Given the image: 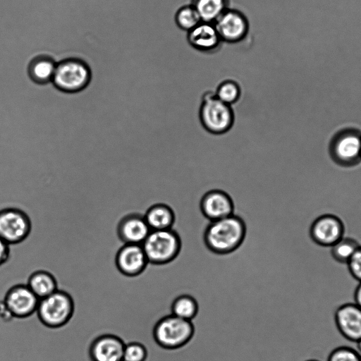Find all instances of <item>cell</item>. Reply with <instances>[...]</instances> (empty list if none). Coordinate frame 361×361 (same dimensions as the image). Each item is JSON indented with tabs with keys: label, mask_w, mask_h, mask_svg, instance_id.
Segmentation results:
<instances>
[{
	"label": "cell",
	"mask_w": 361,
	"mask_h": 361,
	"mask_svg": "<svg viewBox=\"0 0 361 361\" xmlns=\"http://www.w3.org/2000/svg\"><path fill=\"white\" fill-rule=\"evenodd\" d=\"M246 225L234 214L214 221L206 227L203 240L206 247L216 255H228L239 248L246 235Z\"/></svg>",
	"instance_id": "cell-1"
},
{
	"label": "cell",
	"mask_w": 361,
	"mask_h": 361,
	"mask_svg": "<svg viewBox=\"0 0 361 361\" xmlns=\"http://www.w3.org/2000/svg\"><path fill=\"white\" fill-rule=\"evenodd\" d=\"M195 327L188 321L173 314L166 315L154 324L152 334L155 343L161 348L177 350L185 346L193 337Z\"/></svg>",
	"instance_id": "cell-2"
},
{
	"label": "cell",
	"mask_w": 361,
	"mask_h": 361,
	"mask_svg": "<svg viewBox=\"0 0 361 361\" xmlns=\"http://www.w3.org/2000/svg\"><path fill=\"white\" fill-rule=\"evenodd\" d=\"M328 152L336 165L350 168L361 163V130L345 127L337 130L331 137Z\"/></svg>",
	"instance_id": "cell-3"
},
{
	"label": "cell",
	"mask_w": 361,
	"mask_h": 361,
	"mask_svg": "<svg viewBox=\"0 0 361 361\" xmlns=\"http://www.w3.org/2000/svg\"><path fill=\"white\" fill-rule=\"evenodd\" d=\"M182 243L173 229L151 231L142 243L149 263L164 265L173 262L179 255Z\"/></svg>",
	"instance_id": "cell-4"
},
{
	"label": "cell",
	"mask_w": 361,
	"mask_h": 361,
	"mask_svg": "<svg viewBox=\"0 0 361 361\" xmlns=\"http://www.w3.org/2000/svg\"><path fill=\"white\" fill-rule=\"evenodd\" d=\"M75 310L71 295L65 290H57L39 300L37 309L41 323L51 329L66 325L72 318Z\"/></svg>",
	"instance_id": "cell-5"
},
{
	"label": "cell",
	"mask_w": 361,
	"mask_h": 361,
	"mask_svg": "<svg viewBox=\"0 0 361 361\" xmlns=\"http://www.w3.org/2000/svg\"><path fill=\"white\" fill-rule=\"evenodd\" d=\"M199 116L204 128L214 135L228 131L234 121L231 106L219 100L212 92H206L202 97Z\"/></svg>",
	"instance_id": "cell-6"
},
{
	"label": "cell",
	"mask_w": 361,
	"mask_h": 361,
	"mask_svg": "<svg viewBox=\"0 0 361 361\" xmlns=\"http://www.w3.org/2000/svg\"><path fill=\"white\" fill-rule=\"evenodd\" d=\"M91 75V68L85 61L67 59L57 63L51 82L62 92L75 93L88 85Z\"/></svg>",
	"instance_id": "cell-7"
},
{
	"label": "cell",
	"mask_w": 361,
	"mask_h": 361,
	"mask_svg": "<svg viewBox=\"0 0 361 361\" xmlns=\"http://www.w3.org/2000/svg\"><path fill=\"white\" fill-rule=\"evenodd\" d=\"M32 232V223L21 210L6 208L0 210V237L10 245L24 241Z\"/></svg>",
	"instance_id": "cell-8"
},
{
	"label": "cell",
	"mask_w": 361,
	"mask_h": 361,
	"mask_svg": "<svg viewBox=\"0 0 361 361\" xmlns=\"http://www.w3.org/2000/svg\"><path fill=\"white\" fill-rule=\"evenodd\" d=\"M343 221L332 214H322L316 218L310 225L309 235L317 245L331 247L345 236Z\"/></svg>",
	"instance_id": "cell-9"
},
{
	"label": "cell",
	"mask_w": 361,
	"mask_h": 361,
	"mask_svg": "<svg viewBox=\"0 0 361 361\" xmlns=\"http://www.w3.org/2000/svg\"><path fill=\"white\" fill-rule=\"evenodd\" d=\"M222 42L237 43L249 32V21L239 10L228 8L213 23Z\"/></svg>",
	"instance_id": "cell-10"
},
{
	"label": "cell",
	"mask_w": 361,
	"mask_h": 361,
	"mask_svg": "<svg viewBox=\"0 0 361 361\" xmlns=\"http://www.w3.org/2000/svg\"><path fill=\"white\" fill-rule=\"evenodd\" d=\"M4 302L15 319H24L37 312L39 298L27 284L17 283L7 290Z\"/></svg>",
	"instance_id": "cell-11"
},
{
	"label": "cell",
	"mask_w": 361,
	"mask_h": 361,
	"mask_svg": "<svg viewBox=\"0 0 361 361\" xmlns=\"http://www.w3.org/2000/svg\"><path fill=\"white\" fill-rule=\"evenodd\" d=\"M334 322L346 340L356 343L361 338V307L355 302L340 305L334 312Z\"/></svg>",
	"instance_id": "cell-12"
},
{
	"label": "cell",
	"mask_w": 361,
	"mask_h": 361,
	"mask_svg": "<svg viewBox=\"0 0 361 361\" xmlns=\"http://www.w3.org/2000/svg\"><path fill=\"white\" fill-rule=\"evenodd\" d=\"M149 262L142 245L124 244L115 257V264L118 271L128 277L141 274Z\"/></svg>",
	"instance_id": "cell-13"
},
{
	"label": "cell",
	"mask_w": 361,
	"mask_h": 361,
	"mask_svg": "<svg viewBox=\"0 0 361 361\" xmlns=\"http://www.w3.org/2000/svg\"><path fill=\"white\" fill-rule=\"evenodd\" d=\"M202 215L209 221L219 220L233 214L234 204L230 195L221 190L207 192L200 203Z\"/></svg>",
	"instance_id": "cell-14"
},
{
	"label": "cell",
	"mask_w": 361,
	"mask_h": 361,
	"mask_svg": "<svg viewBox=\"0 0 361 361\" xmlns=\"http://www.w3.org/2000/svg\"><path fill=\"white\" fill-rule=\"evenodd\" d=\"M126 343L114 334H103L97 337L88 348L92 361H123Z\"/></svg>",
	"instance_id": "cell-15"
},
{
	"label": "cell",
	"mask_w": 361,
	"mask_h": 361,
	"mask_svg": "<svg viewBox=\"0 0 361 361\" xmlns=\"http://www.w3.org/2000/svg\"><path fill=\"white\" fill-rule=\"evenodd\" d=\"M150 231L144 215L141 214H130L123 216L116 228L118 238L124 244L142 245Z\"/></svg>",
	"instance_id": "cell-16"
},
{
	"label": "cell",
	"mask_w": 361,
	"mask_h": 361,
	"mask_svg": "<svg viewBox=\"0 0 361 361\" xmlns=\"http://www.w3.org/2000/svg\"><path fill=\"white\" fill-rule=\"evenodd\" d=\"M187 39L192 47L204 53L218 51L222 42L214 23L203 21L188 32Z\"/></svg>",
	"instance_id": "cell-17"
},
{
	"label": "cell",
	"mask_w": 361,
	"mask_h": 361,
	"mask_svg": "<svg viewBox=\"0 0 361 361\" xmlns=\"http://www.w3.org/2000/svg\"><path fill=\"white\" fill-rule=\"evenodd\" d=\"M144 217L151 231L171 229L176 220L171 207L161 203L151 204L145 211Z\"/></svg>",
	"instance_id": "cell-18"
},
{
	"label": "cell",
	"mask_w": 361,
	"mask_h": 361,
	"mask_svg": "<svg viewBox=\"0 0 361 361\" xmlns=\"http://www.w3.org/2000/svg\"><path fill=\"white\" fill-rule=\"evenodd\" d=\"M57 63L49 56H37L28 64L27 72L29 78L35 83L51 82Z\"/></svg>",
	"instance_id": "cell-19"
},
{
	"label": "cell",
	"mask_w": 361,
	"mask_h": 361,
	"mask_svg": "<svg viewBox=\"0 0 361 361\" xmlns=\"http://www.w3.org/2000/svg\"><path fill=\"white\" fill-rule=\"evenodd\" d=\"M27 285L39 300L58 290L56 278L51 273L45 270H38L32 273Z\"/></svg>",
	"instance_id": "cell-20"
},
{
	"label": "cell",
	"mask_w": 361,
	"mask_h": 361,
	"mask_svg": "<svg viewBox=\"0 0 361 361\" xmlns=\"http://www.w3.org/2000/svg\"><path fill=\"white\" fill-rule=\"evenodd\" d=\"M191 4L197 11L202 21L213 23L229 8L230 0H192Z\"/></svg>",
	"instance_id": "cell-21"
},
{
	"label": "cell",
	"mask_w": 361,
	"mask_h": 361,
	"mask_svg": "<svg viewBox=\"0 0 361 361\" xmlns=\"http://www.w3.org/2000/svg\"><path fill=\"white\" fill-rule=\"evenodd\" d=\"M171 310V314L185 320L192 321L198 313L199 305L193 296L183 294L173 300Z\"/></svg>",
	"instance_id": "cell-22"
},
{
	"label": "cell",
	"mask_w": 361,
	"mask_h": 361,
	"mask_svg": "<svg viewBox=\"0 0 361 361\" xmlns=\"http://www.w3.org/2000/svg\"><path fill=\"white\" fill-rule=\"evenodd\" d=\"M360 245L355 238L344 236L330 247L331 256L336 262L346 264Z\"/></svg>",
	"instance_id": "cell-23"
},
{
	"label": "cell",
	"mask_w": 361,
	"mask_h": 361,
	"mask_svg": "<svg viewBox=\"0 0 361 361\" xmlns=\"http://www.w3.org/2000/svg\"><path fill=\"white\" fill-rule=\"evenodd\" d=\"M178 27L185 31H190L202 22L200 15L192 4L180 7L175 16Z\"/></svg>",
	"instance_id": "cell-24"
},
{
	"label": "cell",
	"mask_w": 361,
	"mask_h": 361,
	"mask_svg": "<svg viewBox=\"0 0 361 361\" xmlns=\"http://www.w3.org/2000/svg\"><path fill=\"white\" fill-rule=\"evenodd\" d=\"M216 97L224 103L231 106L240 97L241 90L239 85L234 80L223 81L214 92Z\"/></svg>",
	"instance_id": "cell-25"
},
{
	"label": "cell",
	"mask_w": 361,
	"mask_h": 361,
	"mask_svg": "<svg viewBox=\"0 0 361 361\" xmlns=\"http://www.w3.org/2000/svg\"><path fill=\"white\" fill-rule=\"evenodd\" d=\"M148 356L147 347L140 342H130L126 344L123 361H145Z\"/></svg>",
	"instance_id": "cell-26"
},
{
	"label": "cell",
	"mask_w": 361,
	"mask_h": 361,
	"mask_svg": "<svg viewBox=\"0 0 361 361\" xmlns=\"http://www.w3.org/2000/svg\"><path fill=\"white\" fill-rule=\"evenodd\" d=\"M327 361H361V355L353 348L341 345L330 352Z\"/></svg>",
	"instance_id": "cell-27"
},
{
	"label": "cell",
	"mask_w": 361,
	"mask_h": 361,
	"mask_svg": "<svg viewBox=\"0 0 361 361\" xmlns=\"http://www.w3.org/2000/svg\"><path fill=\"white\" fill-rule=\"evenodd\" d=\"M346 265L351 276L358 282H361V245L357 248Z\"/></svg>",
	"instance_id": "cell-28"
},
{
	"label": "cell",
	"mask_w": 361,
	"mask_h": 361,
	"mask_svg": "<svg viewBox=\"0 0 361 361\" xmlns=\"http://www.w3.org/2000/svg\"><path fill=\"white\" fill-rule=\"evenodd\" d=\"M11 246L0 237V266L6 263L11 258Z\"/></svg>",
	"instance_id": "cell-29"
},
{
	"label": "cell",
	"mask_w": 361,
	"mask_h": 361,
	"mask_svg": "<svg viewBox=\"0 0 361 361\" xmlns=\"http://www.w3.org/2000/svg\"><path fill=\"white\" fill-rule=\"evenodd\" d=\"M354 302L361 307V282H359L353 293Z\"/></svg>",
	"instance_id": "cell-30"
},
{
	"label": "cell",
	"mask_w": 361,
	"mask_h": 361,
	"mask_svg": "<svg viewBox=\"0 0 361 361\" xmlns=\"http://www.w3.org/2000/svg\"><path fill=\"white\" fill-rule=\"evenodd\" d=\"M357 350L361 355V338H360L356 343Z\"/></svg>",
	"instance_id": "cell-31"
},
{
	"label": "cell",
	"mask_w": 361,
	"mask_h": 361,
	"mask_svg": "<svg viewBox=\"0 0 361 361\" xmlns=\"http://www.w3.org/2000/svg\"><path fill=\"white\" fill-rule=\"evenodd\" d=\"M305 361H319V360H316V359H310V360H307Z\"/></svg>",
	"instance_id": "cell-32"
}]
</instances>
